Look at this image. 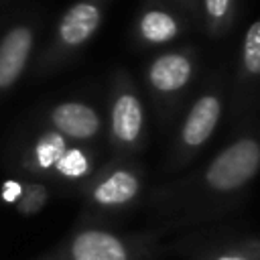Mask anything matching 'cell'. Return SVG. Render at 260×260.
Listing matches in <instances>:
<instances>
[{
    "instance_id": "cell-13",
    "label": "cell",
    "mask_w": 260,
    "mask_h": 260,
    "mask_svg": "<svg viewBox=\"0 0 260 260\" xmlns=\"http://www.w3.org/2000/svg\"><path fill=\"white\" fill-rule=\"evenodd\" d=\"M242 63L250 75H260V20L252 22L244 37Z\"/></svg>"
},
{
    "instance_id": "cell-7",
    "label": "cell",
    "mask_w": 260,
    "mask_h": 260,
    "mask_svg": "<svg viewBox=\"0 0 260 260\" xmlns=\"http://www.w3.org/2000/svg\"><path fill=\"white\" fill-rule=\"evenodd\" d=\"M100 22L102 12L93 2H77L59 22V39L67 47H79L98 30Z\"/></svg>"
},
{
    "instance_id": "cell-8",
    "label": "cell",
    "mask_w": 260,
    "mask_h": 260,
    "mask_svg": "<svg viewBox=\"0 0 260 260\" xmlns=\"http://www.w3.org/2000/svg\"><path fill=\"white\" fill-rule=\"evenodd\" d=\"M193 73L191 61L181 53H165L156 57L148 69V81L156 91L173 93L183 89Z\"/></svg>"
},
{
    "instance_id": "cell-9",
    "label": "cell",
    "mask_w": 260,
    "mask_h": 260,
    "mask_svg": "<svg viewBox=\"0 0 260 260\" xmlns=\"http://www.w3.org/2000/svg\"><path fill=\"white\" fill-rule=\"evenodd\" d=\"M142 124H144V112L140 100L130 91L120 93L110 114L112 136L120 144H134L142 132Z\"/></svg>"
},
{
    "instance_id": "cell-6",
    "label": "cell",
    "mask_w": 260,
    "mask_h": 260,
    "mask_svg": "<svg viewBox=\"0 0 260 260\" xmlns=\"http://www.w3.org/2000/svg\"><path fill=\"white\" fill-rule=\"evenodd\" d=\"M140 191V179L128 169H116L91 189V201L100 207H122Z\"/></svg>"
},
{
    "instance_id": "cell-1",
    "label": "cell",
    "mask_w": 260,
    "mask_h": 260,
    "mask_svg": "<svg viewBox=\"0 0 260 260\" xmlns=\"http://www.w3.org/2000/svg\"><path fill=\"white\" fill-rule=\"evenodd\" d=\"M260 171V142L240 138L223 148L205 169V185L217 193H230L254 179Z\"/></svg>"
},
{
    "instance_id": "cell-15",
    "label": "cell",
    "mask_w": 260,
    "mask_h": 260,
    "mask_svg": "<svg viewBox=\"0 0 260 260\" xmlns=\"http://www.w3.org/2000/svg\"><path fill=\"white\" fill-rule=\"evenodd\" d=\"M209 260H260V242H246L232 246Z\"/></svg>"
},
{
    "instance_id": "cell-3",
    "label": "cell",
    "mask_w": 260,
    "mask_h": 260,
    "mask_svg": "<svg viewBox=\"0 0 260 260\" xmlns=\"http://www.w3.org/2000/svg\"><path fill=\"white\" fill-rule=\"evenodd\" d=\"M32 49V30L28 26H14L0 39V89L16 83Z\"/></svg>"
},
{
    "instance_id": "cell-17",
    "label": "cell",
    "mask_w": 260,
    "mask_h": 260,
    "mask_svg": "<svg viewBox=\"0 0 260 260\" xmlns=\"http://www.w3.org/2000/svg\"><path fill=\"white\" fill-rule=\"evenodd\" d=\"M22 187H24V185H22L20 181H16V179H8V181H4V183H2V189H0V197H2V201L14 205V203L20 199V195H22Z\"/></svg>"
},
{
    "instance_id": "cell-5",
    "label": "cell",
    "mask_w": 260,
    "mask_h": 260,
    "mask_svg": "<svg viewBox=\"0 0 260 260\" xmlns=\"http://www.w3.org/2000/svg\"><path fill=\"white\" fill-rule=\"evenodd\" d=\"M221 116V104L217 100V95L213 93H205L201 95L189 110L183 130H181V138L187 146L197 148L201 146L215 130L217 122Z\"/></svg>"
},
{
    "instance_id": "cell-10",
    "label": "cell",
    "mask_w": 260,
    "mask_h": 260,
    "mask_svg": "<svg viewBox=\"0 0 260 260\" xmlns=\"http://www.w3.org/2000/svg\"><path fill=\"white\" fill-rule=\"evenodd\" d=\"M138 28H140V37L144 41L160 45V43H169L177 37L179 22L175 20L173 14H169L165 10H146L140 16Z\"/></svg>"
},
{
    "instance_id": "cell-18",
    "label": "cell",
    "mask_w": 260,
    "mask_h": 260,
    "mask_svg": "<svg viewBox=\"0 0 260 260\" xmlns=\"http://www.w3.org/2000/svg\"><path fill=\"white\" fill-rule=\"evenodd\" d=\"M43 260H57L55 256H47V258H43Z\"/></svg>"
},
{
    "instance_id": "cell-2",
    "label": "cell",
    "mask_w": 260,
    "mask_h": 260,
    "mask_svg": "<svg viewBox=\"0 0 260 260\" xmlns=\"http://www.w3.org/2000/svg\"><path fill=\"white\" fill-rule=\"evenodd\" d=\"M57 260H136L138 252L134 244L118 234L85 228L75 232L69 242L53 254Z\"/></svg>"
},
{
    "instance_id": "cell-4",
    "label": "cell",
    "mask_w": 260,
    "mask_h": 260,
    "mask_svg": "<svg viewBox=\"0 0 260 260\" xmlns=\"http://www.w3.org/2000/svg\"><path fill=\"white\" fill-rule=\"evenodd\" d=\"M51 122L61 136L73 140H89L100 130V118L93 108L81 102H63L53 108Z\"/></svg>"
},
{
    "instance_id": "cell-11",
    "label": "cell",
    "mask_w": 260,
    "mask_h": 260,
    "mask_svg": "<svg viewBox=\"0 0 260 260\" xmlns=\"http://www.w3.org/2000/svg\"><path fill=\"white\" fill-rule=\"evenodd\" d=\"M67 150V142L65 136H61L57 130L45 132L32 146V165L39 171H49L55 169L57 160L61 158V154Z\"/></svg>"
},
{
    "instance_id": "cell-12",
    "label": "cell",
    "mask_w": 260,
    "mask_h": 260,
    "mask_svg": "<svg viewBox=\"0 0 260 260\" xmlns=\"http://www.w3.org/2000/svg\"><path fill=\"white\" fill-rule=\"evenodd\" d=\"M89 158L81 148H69L61 154L55 165V171L65 179H81L89 173Z\"/></svg>"
},
{
    "instance_id": "cell-16",
    "label": "cell",
    "mask_w": 260,
    "mask_h": 260,
    "mask_svg": "<svg viewBox=\"0 0 260 260\" xmlns=\"http://www.w3.org/2000/svg\"><path fill=\"white\" fill-rule=\"evenodd\" d=\"M203 4H205V12H207L209 20H213V22L223 20L232 8V0H203Z\"/></svg>"
},
{
    "instance_id": "cell-14",
    "label": "cell",
    "mask_w": 260,
    "mask_h": 260,
    "mask_svg": "<svg viewBox=\"0 0 260 260\" xmlns=\"http://www.w3.org/2000/svg\"><path fill=\"white\" fill-rule=\"evenodd\" d=\"M47 199H49V191H47L45 185H41V183H26L22 187V195L14 203V207H16V211L20 215H35V213H39L45 207Z\"/></svg>"
}]
</instances>
